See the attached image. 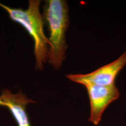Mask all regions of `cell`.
<instances>
[{"label":"cell","instance_id":"obj_1","mask_svg":"<svg viewBox=\"0 0 126 126\" xmlns=\"http://www.w3.org/2000/svg\"><path fill=\"white\" fill-rule=\"evenodd\" d=\"M43 7L42 16L49 33L48 61L55 70H59L66 58L68 6L64 0H47Z\"/></svg>","mask_w":126,"mask_h":126},{"label":"cell","instance_id":"obj_2","mask_svg":"<svg viewBox=\"0 0 126 126\" xmlns=\"http://www.w3.org/2000/svg\"><path fill=\"white\" fill-rule=\"evenodd\" d=\"M40 0H29L27 9L12 8L0 2L9 18L21 25L34 42V54L36 70H42L48 59L49 41L44 32V20L40 12Z\"/></svg>","mask_w":126,"mask_h":126},{"label":"cell","instance_id":"obj_3","mask_svg":"<svg viewBox=\"0 0 126 126\" xmlns=\"http://www.w3.org/2000/svg\"><path fill=\"white\" fill-rule=\"evenodd\" d=\"M82 85L86 88L90 102V116L88 121L97 126L101 121L105 110L110 103L119 98L120 93L115 84L100 86L85 83Z\"/></svg>","mask_w":126,"mask_h":126},{"label":"cell","instance_id":"obj_4","mask_svg":"<svg viewBox=\"0 0 126 126\" xmlns=\"http://www.w3.org/2000/svg\"><path fill=\"white\" fill-rule=\"evenodd\" d=\"M126 65V50L112 62L88 74H68L67 78L74 82L83 85L89 83L100 86L115 84L116 77Z\"/></svg>","mask_w":126,"mask_h":126},{"label":"cell","instance_id":"obj_5","mask_svg":"<svg viewBox=\"0 0 126 126\" xmlns=\"http://www.w3.org/2000/svg\"><path fill=\"white\" fill-rule=\"evenodd\" d=\"M0 97L5 104V107L11 111L18 126H31L29 118L26 111V107L29 103L36 101L28 97L21 91L12 93L8 89L1 91Z\"/></svg>","mask_w":126,"mask_h":126},{"label":"cell","instance_id":"obj_6","mask_svg":"<svg viewBox=\"0 0 126 126\" xmlns=\"http://www.w3.org/2000/svg\"><path fill=\"white\" fill-rule=\"evenodd\" d=\"M0 106L5 107V104L4 102L2 101V99H1V97H0Z\"/></svg>","mask_w":126,"mask_h":126}]
</instances>
